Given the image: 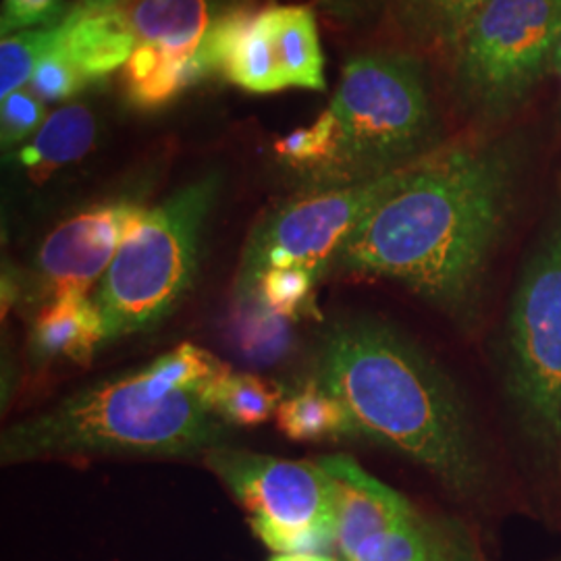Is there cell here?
<instances>
[{"label": "cell", "instance_id": "1", "mask_svg": "<svg viewBox=\"0 0 561 561\" xmlns=\"http://www.w3.org/2000/svg\"><path fill=\"white\" fill-rule=\"evenodd\" d=\"M512 185L514 162L503 148L433 150L362 219L331 273L398 280L460 314L502 233Z\"/></svg>", "mask_w": 561, "mask_h": 561}, {"label": "cell", "instance_id": "2", "mask_svg": "<svg viewBox=\"0 0 561 561\" xmlns=\"http://www.w3.org/2000/svg\"><path fill=\"white\" fill-rule=\"evenodd\" d=\"M310 377L345 408L356 439L416 461L445 489L472 495L484 463L456 385L393 324L345 317L327 324Z\"/></svg>", "mask_w": 561, "mask_h": 561}, {"label": "cell", "instance_id": "3", "mask_svg": "<svg viewBox=\"0 0 561 561\" xmlns=\"http://www.w3.org/2000/svg\"><path fill=\"white\" fill-rule=\"evenodd\" d=\"M225 370L210 352L181 343L9 424L0 437V463L206 456L233 435L206 401Z\"/></svg>", "mask_w": 561, "mask_h": 561}, {"label": "cell", "instance_id": "4", "mask_svg": "<svg viewBox=\"0 0 561 561\" xmlns=\"http://www.w3.org/2000/svg\"><path fill=\"white\" fill-rule=\"evenodd\" d=\"M219 190L221 178L208 173L148 208L131 225L92 294L104 345L157 329L192 291Z\"/></svg>", "mask_w": 561, "mask_h": 561}, {"label": "cell", "instance_id": "5", "mask_svg": "<svg viewBox=\"0 0 561 561\" xmlns=\"http://www.w3.org/2000/svg\"><path fill=\"white\" fill-rule=\"evenodd\" d=\"M340 121L333 183L370 180L426 157L435 115L421 60L403 53H364L345 62L329 102Z\"/></svg>", "mask_w": 561, "mask_h": 561}, {"label": "cell", "instance_id": "6", "mask_svg": "<svg viewBox=\"0 0 561 561\" xmlns=\"http://www.w3.org/2000/svg\"><path fill=\"white\" fill-rule=\"evenodd\" d=\"M204 461L248 512L273 553H333L337 489L321 461L283 460L221 445Z\"/></svg>", "mask_w": 561, "mask_h": 561}, {"label": "cell", "instance_id": "7", "mask_svg": "<svg viewBox=\"0 0 561 561\" xmlns=\"http://www.w3.org/2000/svg\"><path fill=\"white\" fill-rule=\"evenodd\" d=\"M561 0H486L454 50L461 99L489 117L520 104L553 67Z\"/></svg>", "mask_w": 561, "mask_h": 561}, {"label": "cell", "instance_id": "8", "mask_svg": "<svg viewBox=\"0 0 561 561\" xmlns=\"http://www.w3.org/2000/svg\"><path fill=\"white\" fill-rule=\"evenodd\" d=\"M410 167L412 162L370 180L312 185L300 196L279 204L254 227L243 245L236 300L252 301L262 275L275 268L296 266L324 279L341 245L362 219L400 185Z\"/></svg>", "mask_w": 561, "mask_h": 561}, {"label": "cell", "instance_id": "9", "mask_svg": "<svg viewBox=\"0 0 561 561\" xmlns=\"http://www.w3.org/2000/svg\"><path fill=\"white\" fill-rule=\"evenodd\" d=\"M337 489L340 561H479L460 526L424 512L350 456L319 458Z\"/></svg>", "mask_w": 561, "mask_h": 561}, {"label": "cell", "instance_id": "10", "mask_svg": "<svg viewBox=\"0 0 561 561\" xmlns=\"http://www.w3.org/2000/svg\"><path fill=\"white\" fill-rule=\"evenodd\" d=\"M510 391L528 428L561 449V231L535 254L514 296Z\"/></svg>", "mask_w": 561, "mask_h": 561}, {"label": "cell", "instance_id": "11", "mask_svg": "<svg viewBox=\"0 0 561 561\" xmlns=\"http://www.w3.org/2000/svg\"><path fill=\"white\" fill-rule=\"evenodd\" d=\"M221 73L229 83L252 94H273L287 88L322 92L327 78L314 9L268 4L252 11Z\"/></svg>", "mask_w": 561, "mask_h": 561}, {"label": "cell", "instance_id": "12", "mask_svg": "<svg viewBox=\"0 0 561 561\" xmlns=\"http://www.w3.org/2000/svg\"><path fill=\"white\" fill-rule=\"evenodd\" d=\"M146 210L148 206L138 198L119 196L96 202L60 221L34 252L23 280L27 301L38 310L44 301L62 294L96 289L121 241Z\"/></svg>", "mask_w": 561, "mask_h": 561}, {"label": "cell", "instance_id": "13", "mask_svg": "<svg viewBox=\"0 0 561 561\" xmlns=\"http://www.w3.org/2000/svg\"><path fill=\"white\" fill-rule=\"evenodd\" d=\"M104 347L101 312L90 294L69 291L36 310L27 337V358L34 368L60 362L85 366Z\"/></svg>", "mask_w": 561, "mask_h": 561}, {"label": "cell", "instance_id": "14", "mask_svg": "<svg viewBox=\"0 0 561 561\" xmlns=\"http://www.w3.org/2000/svg\"><path fill=\"white\" fill-rule=\"evenodd\" d=\"M96 138L94 113L81 102H71L48 115L36 136L13 152V159L25 180L42 187L83 161L94 150Z\"/></svg>", "mask_w": 561, "mask_h": 561}, {"label": "cell", "instance_id": "15", "mask_svg": "<svg viewBox=\"0 0 561 561\" xmlns=\"http://www.w3.org/2000/svg\"><path fill=\"white\" fill-rule=\"evenodd\" d=\"M134 48L136 36L127 20V9L99 15H78L69 9L55 50L69 60L90 85L123 69Z\"/></svg>", "mask_w": 561, "mask_h": 561}, {"label": "cell", "instance_id": "16", "mask_svg": "<svg viewBox=\"0 0 561 561\" xmlns=\"http://www.w3.org/2000/svg\"><path fill=\"white\" fill-rule=\"evenodd\" d=\"M275 419L280 433L294 442L356 439L345 408L312 379L283 396Z\"/></svg>", "mask_w": 561, "mask_h": 561}, {"label": "cell", "instance_id": "17", "mask_svg": "<svg viewBox=\"0 0 561 561\" xmlns=\"http://www.w3.org/2000/svg\"><path fill=\"white\" fill-rule=\"evenodd\" d=\"M285 391L275 382L264 381L250 373L227 368L208 387L206 401L210 410L233 426H259L277 414Z\"/></svg>", "mask_w": 561, "mask_h": 561}, {"label": "cell", "instance_id": "18", "mask_svg": "<svg viewBox=\"0 0 561 561\" xmlns=\"http://www.w3.org/2000/svg\"><path fill=\"white\" fill-rule=\"evenodd\" d=\"M273 152L283 164L314 175V185H331L340 164V121L327 106V111H322L312 125L296 129L275 141Z\"/></svg>", "mask_w": 561, "mask_h": 561}, {"label": "cell", "instance_id": "19", "mask_svg": "<svg viewBox=\"0 0 561 561\" xmlns=\"http://www.w3.org/2000/svg\"><path fill=\"white\" fill-rule=\"evenodd\" d=\"M486 0H400L398 18L416 41L454 48Z\"/></svg>", "mask_w": 561, "mask_h": 561}, {"label": "cell", "instance_id": "20", "mask_svg": "<svg viewBox=\"0 0 561 561\" xmlns=\"http://www.w3.org/2000/svg\"><path fill=\"white\" fill-rule=\"evenodd\" d=\"M62 21L7 36L0 42V99L30 85L42 60L46 59L60 41Z\"/></svg>", "mask_w": 561, "mask_h": 561}, {"label": "cell", "instance_id": "21", "mask_svg": "<svg viewBox=\"0 0 561 561\" xmlns=\"http://www.w3.org/2000/svg\"><path fill=\"white\" fill-rule=\"evenodd\" d=\"M321 280L306 268H275L262 275L252 301H261L262 306H266L277 317L291 319L296 314L308 312V308L314 304V291Z\"/></svg>", "mask_w": 561, "mask_h": 561}, {"label": "cell", "instance_id": "22", "mask_svg": "<svg viewBox=\"0 0 561 561\" xmlns=\"http://www.w3.org/2000/svg\"><path fill=\"white\" fill-rule=\"evenodd\" d=\"M46 121V106L30 88L0 99V144L2 150L15 152L32 140Z\"/></svg>", "mask_w": 561, "mask_h": 561}, {"label": "cell", "instance_id": "23", "mask_svg": "<svg viewBox=\"0 0 561 561\" xmlns=\"http://www.w3.org/2000/svg\"><path fill=\"white\" fill-rule=\"evenodd\" d=\"M69 4L65 0H2L0 9V34L2 38L48 27L67 18Z\"/></svg>", "mask_w": 561, "mask_h": 561}, {"label": "cell", "instance_id": "24", "mask_svg": "<svg viewBox=\"0 0 561 561\" xmlns=\"http://www.w3.org/2000/svg\"><path fill=\"white\" fill-rule=\"evenodd\" d=\"M27 88L41 101L62 102L80 94L83 88H88V81L81 78L80 71L69 60L62 59L57 50H53L42 60Z\"/></svg>", "mask_w": 561, "mask_h": 561}, {"label": "cell", "instance_id": "25", "mask_svg": "<svg viewBox=\"0 0 561 561\" xmlns=\"http://www.w3.org/2000/svg\"><path fill=\"white\" fill-rule=\"evenodd\" d=\"M322 11L341 23H362L379 15L389 0H317Z\"/></svg>", "mask_w": 561, "mask_h": 561}, {"label": "cell", "instance_id": "26", "mask_svg": "<svg viewBox=\"0 0 561 561\" xmlns=\"http://www.w3.org/2000/svg\"><path fill=\"white\" fill-rule=\"evenodd\" d=\"M131 0H76L71 4V11L78 15H99V13H111V11H121L129 4Z\"/></svg>", "mask_w": 561, "mask_h": 561}, {"label": "cell", "instance_id": "27", "mask_svg": "<svg viewBox=\"0 0 561 561\" xmlns=\"http://www.w3.org/2000/svg\"><path fill=\"white\" fill-rule=\"evenodd\" d=\"M268 561H340L335 553H275Z\"/></svg>", "mask_w": 561, "mask_h": 561}, {"label": "cell", "instance_id": "28", "mask_svg": "<svg viewBox=\"0 0 561 561\" xmlns=\"http://www.w3.org/2000/svg\"><path fill=\"white\" fill-rule=\"evenodd\" d=\"M553 69L558 71V76H560L561 83V34L560 38H558V44H556V55H553Z\"/></svg>", "mask_w": 561, "mask_h": 561}]
</instances>
